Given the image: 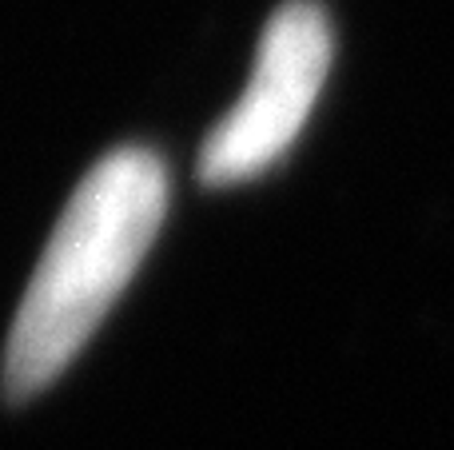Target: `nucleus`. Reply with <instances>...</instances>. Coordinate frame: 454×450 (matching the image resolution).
Here are the masks:
<instances>
[{"label":"nucleus","instance_id":"nucleus-1","mask_svg":"<svg viewBox=\"0 0 454 450\" xmlns=\"http://www.w3.org/2000/svg\"><path fill=\"white\" fill-rule=\"evenodd\" d=\"M164 215L168 167L140 144L108 151L76 183L8 331V403H28L84 351L152 252Z\"/></svg>","mask_w":454,"mask_h":450},{"label":"nucleus","instance_id":"nucleus-2","mask_svg":"<svg viewBox=\"0 0 454 450\" xmlns=\"http://www.w3.org/2000/svg\"><path fill=\"white\" fill-rule=\"evenodd\" d=\"M331 60L335 36L315 0L275 8L259 36L247 88L200 148V180L207 188H231L279 164L311 120Z\"/></svg>","mask_w":454,"mask_h":450}]
</instances>
